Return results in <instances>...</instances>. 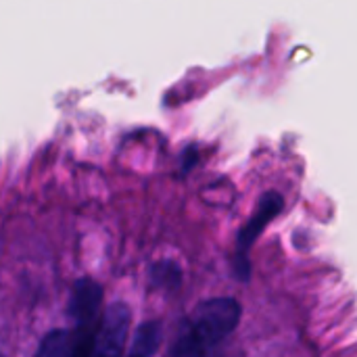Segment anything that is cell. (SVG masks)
Listing matches in <instances>:
<instances>
[{
	"label": "cell",
	"instance_id": "cell-3",
	"mask_svg": "<svg viewBox=\"0 0 357 357\" xmlns=\"http://www.w3.org/2000/svg\"><path fill=\"white\" fill-rule=\"evenodd\" d=\"M284 207V199L280 192L276 190H268L261 195L255 213L249 218V222L245 224V228L238 232V241H236V261L243 264L238 268V276L247 278L249 274V266H247V251L255 245V241L264 234V230L268 228V224L272 220H276L280 215Z\"/></svg>",
	"mask_w": 357,
	"mask_h": 357
},
{
	"label": "cell",
	"instance_id": "cell-5",
	"mask_svg": "<svg viewBox=\"0 0 357 357\" xmlns=\"http://www.w3.org/2000/svg\"><path fill=\"white\" fill-rule=\"evenodd\" d=\"M77 356V341L75 337L69 333V331H50L38 351H36V357H75Z\"/></svg>",
	"mask_w": 357,
	"mask_h": 357
},
{
	"label": "cell",
	"instance_id": "cell-6",
	"mask_svg": "<svg viewBox=\"0 0 357 357\" xmlns=\"http://www.w3.org/2000/svg\"><path fill=\"white\" fill-rule=\"evenodd\" d=\"M159 343H161V324L153 322V320L144 322L138 326V331L132 339L130 351L123 357H153Z\"/></svg>",
	"mask_w": 357,
	"mask_h": 357
},
{
	"label": "cell",
	"instance_id": "cell-8",
	"mask_svg": "<svg viewBox=\"0 0 357 357\" xmlns=\"http://www.w3.org/2000/svg\"><path fill=\"white\" fill-rule=\"evenodd\" d=\"M169 357H199V356H192V354H188V351H184V349L174 347V349H172V356Z\"/></svg>",
	"mask_w": 357,
	"mask_h": 357
},
{
	"label": "cell",
	"instance_id": "cell-9",
	"mask_svg": "<svg viewBox=\"0 0 357 357\" xmlns=\"http://www.w3.org/2000/svg\"><path fill=\"white\" fill-rule=\"evenodd\" d=\"M0 357H6V356H4V354H2V351H0Z\"/></svg>",
	"mask_w": 357,
	"mask_h": 357
},
{
	"label": "cell",
	"instance_id": "cell-4",
	"mask_svg": "<svg viewBox=\"0 0 357 357\" xmlns=\"http://www.w3.org/2000/svg\"><path fill=\"white\" fill-rule=\"evenodd\" d=\"M100 301H102V287L92 278H79L73 284L69 314L77 328L86 331L94 326V318L100 307Z\"/></svg>",
	"mask_w": 357,
	"mask_h": 357
},
{
	"label": "cell",
	"instance_id": "cell-1",
	"mask_svg": "<svg viewBox=\"0 0 357 357\" xmlns=\"http://www.w3.org/2000/svg\"><path fill=\"white\" fill-rule=\"evenodd\" d=\"M243 310L234 297L207 299L192 312L176 345L195 356L207 357L236 331Z\"/></svg>",
	"mask_w": 357,
	"mask_h": 357
},
{
	"label": "cell",
	"instance_id": "cell-7",
	"mask_svg": "<svg viewBox=\"0 0 357 357\" xmlns=\"http://www.w3.org/2000/svg\"><path fill=\"white\" fill-rule=\"evenodd\" d=\"M151 280L157 289H178L180 280H182V270L178 268L176 261L172 259H161L151 268Z\"/></svg>",
	"mask_w": 357,
	"mask_h": 357
},
{
	"label": "cell",
	"instance_id": "cell-2",
	"mask_svg": "<svg viewBox=\"0 0 357 357\" xmlns=\"http://www.w3.org/2000/svg\"><path fill=\"white\" fill-rule=\"evenodd\" d=\"M132 324V314L126 303H111L102 314L100 322L94 326L88 345L77 343L75 357H123L128 345V333Z\"/></svg>",
	"mask_w": 357,
	"mask_h": 357
}]
</instances>
